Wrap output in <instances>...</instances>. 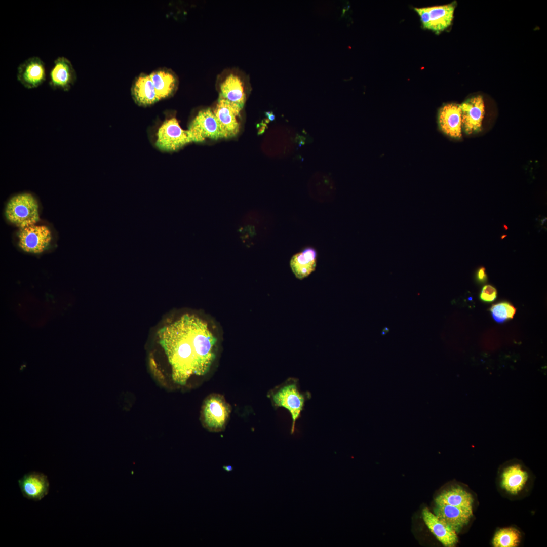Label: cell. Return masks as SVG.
Instances as JSON below:
<instances>
[{"label": "cell", "mask_w": 547, "mask_h": 547, "mask_svg": "<svg viewBox=\"0 0 547 547\" xmlns=\"http://www.w3.org/2000/svg\"><path fill=\"white\" fill-rule=\"evenodd\" d=\"M158 336L175 382L184 385L192 375L208 372L215 357L216 338L201 319L184 315L160 329Z\"/></svg>", "instance_id": "cell-1"}, {"label": "cell", "mask_w": 547, "mask_h": 547, "mask_svg": "<svg viewBox=\"0 0 547 547\" xmlns=\"http://www.w3.org/2000/svg\"><path fill=\"white\" fill-rule=\"evenodd\" d=\"M270 395L274 406L285 408L290 412L292 419L291 434H293L296 422L301 416L305 402L311 398V393L301 391L299 380L290 378Z\"/></svg>", "instance_id": "cell-2"}, {"label": "cell", "mask_w": 547, "mask_h": 547, "mask_svg": "<svg viewBox=\"0 0 547 547\" xmlns=\"http://www.w3.org/2000/svg\"><path fill=\"white\" fill-rule=\"evenodd\" d=\"M5 215L9 222L20 228L34 225L39 220L37 202L29 193L15 195L8 202Z\"/></svg>", "instance_id": "cell-3"}, {"label": "cell", "mask_w": 547, "mask_h": 547, "mask_svg": "<svg viewBox=\"0 0 547 547\" xmlns=\"http://www.w3.org/2000/svg\"><path fill=\"white\" fill-rule=\"evenodd\" d=\"M157 135L156 146L164 151H175L192 142L188 130H183L175 118L165 121Z\"/></svg>", "instance_id": "cell-4"}, {"label": "cell", "mask_w": 547, "mask_h": 547, "mask_svg": "<svg viewBox=\"0 0 547 547\" xmlns=\"http://www.w3.org/2000/svg\"><path fill=\"white\" fill-rule=\"evenodd\" d=\"M243 107L219 96L213 112L217 119L223 138L235 136L239 132L238 118Z\"/></svg>", "instance_id": "cell-5"}, {"label": "cell", "mask_w": 547, "mask_h": 547, "mask_svg": "<svg viewBox=\"0 0 547 547\" xmlns=\"http://www.w3.org/2000/svg\"><path fill=\"white\" fill-rule=\"evenodd\" d=\"M187 130L192 142H202L206 138H223L217 119L210 108L200 111Z\"/></svg>", "instance_id": "cell-6"}, {"label": "cell", "mask_w": 547, "mask_h": 547, "mask_svg": "<svg viewBox=\"0 0 547 547\" xmlns=\"http://www.w3.org/2000/svg\"><path fill=\"white\" fill-rule=\"evenodd\" d=\"M230 407L220 395L210 396L203 408V416L206 427L211 431H221L228 418Z\"/></svg>", "instance_id": "cell-7"}, {"label": "cell", "mask_w": 547, "mask_h": 547, "mask_svg": "<svg viewBox=\"0 0 547 547\" xmlns=\"http://www.w3.org/2000/svg\"><path fill=\"white\" fill-rule=\"evenodd\" d=\"M18 245L24 251L40 253L48 247L51 233L46 226L31 225L21 228L18 233Z\"/></svg>", "instance_id": "cell-8"}, {"label": "cell", "mask_w": 547, "mask_h": 547, "mask_svg": "<svg viewBox=\"0 0 547 547\" xmlns=\"http://www.w3.org/2000/svg\"><path fill=\"white\" fill-rule=\"evenodd\" d=\"M17 79L26 88L38 87L46 79L43 61L36 56L25 60L18 67Z\"/></svg>", "instance_id": "cell-9"}, {"label": "cell", "mask_w": 547, "mask_h": 547, "mask_svg": "<svg viewBox=\"0 0 547 547\" xmlns=\"http://www.w3.org/2000/svg\"><path fill=\"white\" fill-rule=\"evenodd\" d=\"M462 129L468 134L478 131L482 126L484 104L482 96L473 97L460 105Z\"/></svg>", "instance_id": "cell-10"}, {"label": "cell", "mask_w": 547, "mask_h": 547, "mask_svg": "<svg viewBox=\"0 0 547 547\" xmlns=\"http://www.w3.org/2000/svg\"><path fill=\"white\" fill-rule=\"evenodd\" d=\"M23 496L34 501H39L47 495L49 489L47 476L43 473L32 472L25 474L18 481Z\"/></svg>", "instance_id": "cell-11"}, {"label": "cell", "mask_w": 547, "mask_h": 547, "mask_svg": "<svg viewBox=\"0 0 547 547\" xmlns=\"http://www.w3.org/2000/svg\"><path fill=\"white\" fill-rule=\"evenodd\" d=\"M49 74V84L53 89L68 91L77 79L76 73L71 62L64 57H59Z\"/></svg>", "instance_id": "cell-12"}, {"label": "cell", "mask_w": 547, "mask_h": 547, "mask_svg": "<svg viewBox=\"0 0 547 547\" xmlns=\"http://www.w3.org/2000/svg\"><path fill=\"white\" fill-rule=\"evenodd\" d=\"M423 520L437 539L445 546H455L458 541L457 533L428 508L422 511Z\"/></svg>", "instance_id": "cell-13"}, {"label": "cell", "mask_w": 547, "mask_h": 547, "mask_svg": "<svg viewBox=\"0 0 547 547\" xmlns=\"http://www.w3.org/2000/svg\"><path fill=\"white\" fill-rule=\"evenodd\" d=\"M435 515L445 522L456 533L466 525L473 516V509H465L447 504H436Z\"/></svg>", "instance_id": "cell-14"}, {"label": "cell", "mask_w": 547, "mask_h": 547, "mask_svg": "<svg viewBox=\"0 0 547 547\" xmlns=\"http://www.w3.org/2000/svg\"><path fill=\"white\" fill-rule=\"evenodd\" d=\"M439 123L442 131L453 138L461 136L462 118L460 105L451 103L443 106L439 111Z\"/></svg>", "instance_id": "cell-15"}, {"label": "cell", "mask_w": 547, "mask_h": 547, "mask_svg": "<svg viewBox=\"0 0 547 547\" xmlns=\"http://www.w3.org/2000/svg\"><path fill=\"white\" fill-rule=\"evenodd\" d=\"M317 261L316 250L312 247H307L291 257L290 266L295 277L302 280L315 270Z\"/></svg>", "instance_id": "cell-16"}, {"label": "cell", "mask_w": 547, "mask_h": 547, "mask_svg": "<svg viewBox=\"0 0 547 547\" xmlns=\"http://www.w3.org/2000/svg\"><path fill=\"white\" fill-rule=\"evenodd\" d=\"M219 96L244 107L246 94L242 80L234 74L228 75L220 86Z\"/></svg>", "instance_id": "cell-17"}, {"label": "cell", "mask_w": 547, "mask_h": 547, "mask_svg": "<svg viewBox=\"0 0 547 547\" xmlns=\"http://www.w3.org/2000/svg\"><path fill=\"white\" fill-rule=\"evenodd\" d=\"M454 8L452 4L426 7L429 17L428 29L439 32L446 29L451 23Z\"/></svg>", "instance_id": "cell-18"}, {"label": "cell", "mask_w": 547, "mask_h": 547, "mask_svg": "<svg viewBox=\"0 0 547 547\" xmlns=\"http://www.w3.org/2000/svg\"><path fill=\"white\" fill-rule=\"evenodd\" d=\"M132 94L140 105H149L159 100L149 74H140L137 77L133 85Z\"/></svg>", "instance_id": "cell-19"}, {"label": "cell", "mask_w": 547, "mask_h": 547, "mask_svg": "<svg viewBox=\"0 0 547 547\" xmlns=\"http://www.w3.org/2000/svg\"><path fill=\"white\" fill-rule=\"evenodd\" d=\"M472 495L460 487L443 491L435 499L436 504H447L465 509H473Z\"/></svg>", "instance_id": "cell-20"}, {"label": "cell", "mask_w": 547, "mask_h": 547, "mask_svg": "<svg viewBox=\"0 0 547 547\" xmlns=\"http://www.w3.org/2000/svg\"><path fill=\"white\" fill-rule=\"evenodd\" d=\"M527 472L519 464L506 468L502 475L501 486L507 492L516 494L520 491L528 479Z\"/></svg>", "instance_id": "cell-21"}, {"label": "cell", "mask_w": 547, "mask_h": 547, "mask_svg": "<svg viewBox=\"0 0 547 547\" xmlns=\"http://www.w3.org/2000/svg\"><path fill=\"white\" fill-rule=\"evenodd\" d=\"M149 76L159 100L169 96L174 92L177 85V79L171 71L157 70L151 72Z\"/></svg>", "instance_id": "cell-22"}, {"label": "cell", "mask_w": 547, "mask_h": 547, "mask_svg": "<svg viewBox=\"0 0 547 547\" xmlns=\"http://www.w3.org/2000/svg\"><path fill=\"white\" fill-rule=\"evenodd\" d=\"M321 188H309L310 192L315 198L332 197L334 191V184L331 178L326 174L317 173L310 180L309 183Z\"/></svg>", "instance_id": "cell-23"}, {"label": "cell", "mask_w": 547, "mask_h": 547, "mask_svg": "<svg viewBox=\"0 0 547 547\" xmlns=\"http://www.w3.org/2000/svg\"><path fill=\"white\" fill-rule=\"evenodd\" d=\"M521 539L520 532L513 527L504 528L498 530L495 534L492 544L495 547H516Z\"/></svg>", "instance_id": "cell-24"}, {"label": "cell", "mask_w": 547, "mask_h": 547, "mask_svg": "<svg viewBox=\"0 0 547 547\" xmlns=\"http://www.w3.org/2000/svg\"><path fill=\"white\" fill-rule=\"evenodd\" d=\"M490 311L494 320L497 323H502L513 319L516 309L509 302H502L493 305Z\"/></svg>", "instance_id": "cell-25"}, {"label": "cell", "mask_w": 547, "mask_h": 547, "mask_svg": "<svg viewBox=\"0 0 547 547\" xmlns=\"http://www.w3.org/2000/svg\"><path fill=\"white\" fill-rule=\"evenodd\" d=\"M496 297V289L490 285H486L483 287L480 295V299L485 302H492Z\"/></svg>", "instance_id": "cell-26"}, {"label": "cell", "mask_w": 547, "mask_h": 547, "mask_svg": "<svg viewBox=\"0 0 547 547\" xmlns=\"http://www.w3.org/2000/svg\"><path fill=\"white\" fill-rule=\"evenodd\" d=\"M415 10L419 15L424 28L428 29L429 23L428 13L425 8H415Z\"/></svg>", "instance_id": "cell-27"}, {"label": "cell", "mask_w": 547, "mask_h": 547, "mask_svg": "<svg viewBox=\"0 0 547 547\" xmlns=\"http://www.w3.org/2000/svg\"><path fill=\"white\" fill-rule=\"evenodd\" d=\"M476 278L480 282H484L487 280V275L484 267L479 268L477 272Z\"/></svg>", "instance_id": "cell-28"}, {"label": "cell", "mask_w": 547, "mask_h": 547, "mask_svg": "<svg viewBox=\"0 0 547 547\" xmlns=\"http://www.w3.org/2000/svg\"><path fill=\"white\" fill-rule=\"evenodd\" d=\"M266 114L267 116H268L270 120L272 121V120H274L275 115L272 114V112H267L266 113Z\"/></svg>", "instance_id": "cell-29"}]
</instances>
